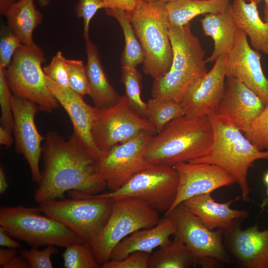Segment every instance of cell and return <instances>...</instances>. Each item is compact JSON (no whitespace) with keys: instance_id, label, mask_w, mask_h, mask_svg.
<instances>
[{"instance_id":"cell-1","label":"cell","mask_w":268,"mask_h":268,"mask_svg":"<svg viewBox=\"0 0 268 268\" xmlns=\"http://www.w3.org/2000/svg\"><path fill=\"white\" fill-rule=\"evenodd\" d=\"M42 147L43 168L34 197L38 204L63 199L69 191L93 195L107 188L99 174L97 161L74 132L67 140L50 133Z\"/></svg>"},{"instance_id":"cell-2","label":"cell","mask_w":268,"mask_h":268,"mask_svg":"<svg viewBox=\"0 0 268 268\" xmlns=\"http://www.w3.org/2000/svg\"><path fill=\"white\" fill-rule=\"evenodd\" d=\"M213 138L208 116L184 115L169 122L150 138L145 158L151 164L174 167L206 155L212 148Z\"/></svg>"},{"instance_id":"cell-3","label":"cell","mask_w":268,"mask_h":268,"mask_svg":"<svg viewBox=\"0 0 268 268\" xmlns=\"http://www.w3.org/2000/svg\"><path fill=\"white\" fill-rule=\"evenodd\" d=\"M208 117L213 131L212 148L205 156L189 162L212 164L223 168L238 185L242 199L249 201L252 190L248 183L249 169L256 160L268 159V150L259 149L226 119L215 113Z\"/></svg>"},{"instance_id":"cell-4","label":"cell","mask_w":268,"mask_h":268,"mask_svg":"<svg viewBox=\"0 0 268 268\" xmlns=\"http://www.w3.org/2000/svg\"><path fill=\"white\" fill-rule=\"evenodd\" d=\"M169 34L173 49V60L169 71L154 79L153 98L180 103L190 83L207 71L205 51L191 29V22L178 26L169 23Z\"/></svg>"},{"instance_id":"cell-5","label":"cell","mask_w":268,"mask_h":268,"mask_svg":"<svg viewBox=\"0 0 268 268\" xmlns=\"http://www.w3.org/2000/svg\"><path fill=\"white\" fill-rule=\"evenodd\" d=\"M166 3L161 0H140L134 10L129 13L144 52L143 71L154 79L169 71L173 60Z\"/></svg>"},{"instance_id":"cell-6","label":"cell","mask_w":268,"mask_h":268,"mask_svg":"<svg viewBox=\"0 0 268 268\" xmlns=\"http://www.w3.org/2000/svg\"><path fill=\"white\" fill-rule=\"evenodd\" d=\"M0 227L32 248L49 245L66 248L83 242L64 224L42 212L39 207L20 204L1 207Z\"/></svg>"},{"instance_id":"cell-7","label":"cell","mask_w":268,"mask_h":268,"mask_svg":"<svg viewBox=\"0 0 268 268\" xmlns=\"http://www.w3.org/2000/svg\"><path fill=\"white\" fill-rule=\"evenodd\" d=\"M109 216L91 244L101 265L110 260L116 245L133 233L157 225L158 212L143 201L131 198L113 200Z\"/></svg>"},{"instance_id":"cell-8","label":"cell","mask_w":268,"mask_h":268,"mask_svg":"<svg viewBox=\"0 0 268 268\" xmlns=\"http://www.w3.org/2000/svg\"><path fill=\"white\" fill-rule=\"evenodd\" d=\"M46 61L43 50L36 44L22 45L5 69L6 78L13 95L29 100L40 111L51 113L59 103L49 90L42 65Z\"/></svg>"},{"instance_id":"cell-9","label":"cell","mask_w":268,"mask_h":268,"mask_svg":"<svg viewBox=\"0 0 268 268\" xmlns=\"http://www.w3.org/2000/svg\"><path fill=\"white\" fill-rule=\"evenodd\" d=\"M178 174L173 167L152 164L138 172L119 188L93 195L74 192L76 196L112 200L131 198L140 200L158 212L166 213L176 199Z\"/></svg>"},{"instance_id":"cell-10","label":"cell","mask_w":268,"mask_h":268,"mask_svg":"<svg viewBox=\"0 0 268 268\" xmlns=\"http://www.w3.org/2000/svg\"><path fill=\"white\" fill-rule=\"evenodd\" d=\"M71 198L44 201L38 207L91 245L107 220L114 200L81 196Z\"/></svg>"},{"instance_id":"cell-11","label":"cell","mask_w":268,"mask_h":268,"mask_svg":"<svg viewBox=\"0 0 268 268\" xmlns=\"http://www.w3.org/2000/svg\"><path fill=\"white\" fill-rule=\"evenodd\" d=\"M165 215L170 216L175 226L174 236L181 240L203 268H212L219 261L230 263V257L223 243L224 230L208 229L183 203Z\"/></svg>"},{"instance_id":"cell-12","label":"cell","mask_w":268,"mask_h":268,"mask_svg":"<svg viewBox=\"0 0 268 268\" xmlns=\"http://www.w3.org/2000/svg\"><path fill=\"white\" fill-rule=\"evenodd\" d=\"M144 132L156 133L147 119L130 107L124 95L112 106L98 109L92 131L94 142L103 154Z\"/></svg>"},{"instance_id":"cell-13","label":"cell","mask_w":268,"mask_h":268,"mask_svg":"<svg viewBox=\"0 0 268 268\" xmlns=\"http://www.w3.org/2000/svg\"><path fill=\"white\" fill-rule=\"evenodd\" d=\"M154 134L144 132L104 153L97 162L98 171L110 191L119 188L136 173L152 165L147 161L145 153L148 142Z\"/></svg>"},{"instance_id":"cell-14","label":"cell","mask_w":268,"mask_h":268,"mask_svg":"<svg viewBox=\"0 0 268 268\" xmlns=\"http://www.w3.org/2000/svg\"><path fill=\"white\" fill-rule=\"evenodd\" d=\"M227 56L220 57L209 71L188 85L180 102L185 115L201 117L216 112L225 90Z\"/></svg>"},{"instance_id":"cell-15","label":"cell","mask_w":268,"mask_h":268,"mask_svg":"<svg viewBox=\"0 0 268 268\" xmlns=\"http://www.w3.org/2000/svg\"><path fill=\"white\" fill-rule=\"evenodd\" d=\"M11 103L16 151L26 160L33 181L39 183L41 178L39 166L43 151L41 144L45 139L35 122V115L40 110L39 107L29 100L13 94Z\"/></svg>"},{"instance_id":"cell-16","label":"cell","mask_w":268,"mask_h":268,"mask_svg":"<svg viewBox=\"0 0 268 268\" xmlns=\"http://www.w3.org/2000/svg\"><path fill=\"white\" fill-rule=\"evenodd\" d=\"M261 53L249 43L247 35L237 29L225 64L226 77L235 78L257 94L268 105V78L262 67Z\"/></svg>"},{"instance_id":"cell-17","label":"cell","mask_w":268,"mask_h":268,"mask_svg":"<svg viewBox=\"0 0 268 268\" xmlns=\"http://www.w3.org/2000/svg\"><path fill=\"white\" fill-rule=\"evenodd\" d=\"M173 167L179 177L178 192L172 207L165 214L193 197L211 193L235 183L229 173L214 164L184 162Z\"/></svg>"},{"instance_id":"cell-18","label":"cell","mask_w":268,"mask_h":268,"mask_svg":"<svg viewBox=\"0 0 268 268\" xmlns=\"http://www.w3.org/2000/svg\"><path fill=\"white\" fill-rule=\"evenodd\" d=\"M266 107L260 97L243 82L226 77L224 94L215 114L244 133Z\"/></svg>"},{"instance_id":"cell-19","label":"cell","mask_w":268,"mask_h":268,"mask_svg":"<svg viewBox=\"0 0 268 268\" xmlns=\"http://www.w3.org/2000/svg\"><path fill=\"white\" fill-rule=\"evenodd\" d=\"M46 82L53 96L69 116L73 132L83 140L98 162L104 154L96 146L92 131L98 109L86 103L82 96L69 88L59 85L46 76Z\"/></svg>"},{"instance_id":"cell-20","label":"cell","mask_w":268,"mask_h":268,"mask_svg":"<svg viewBox=\"0 0 268 268\" xmlns=\"http://www.w3.org/2000/svg\"><path fill=\"white\" fill-rule=\"evenodd\" d=\"M239 221L225 230L231 252L245 268H268V228L260 231L255 224L243 229Z\"/></svg>"},{"instance_id":"cell-21","label":"cell","mask_w":268,"mask_h":268,"mask_svg":"<svg viewBox=\"0 0 268 268\" xmlns=\"http://www.w3.org/2000/svg\"><path fill=\"white\" fill-rule=\"evenodd\" d=\"M240 196L224 202L215 201L211 193L193 197L183 203L197 215L209 229L230 228L236 222L249 216L245 209H235L231 207L233 202L239 200Z\"/></svg>"},{"instance_id":"cell-22","label":"cell","mask_w":268,"mask_h":268,"mask_svg":"<svg viewBox=\"0 0 268 268\" xmlns=\"http://www.w3.org/2000/svg\"><path fill=\"white\" fill-rule=\"evenodd\" d=\"M175 231L172 219L165 215L155 226L138 230L122 240L112 251L110 260H120L137 251L152 253L154 249L167 243Z\"/></svg>"},{"instance_id":"cell-23","label":"cell","mask_w":268,"mask_h":268,"mask_svg":"<svg viewBox=\"0 0 268 268\" xmlns=\"http://www.w3.org/2000/svg\"><path fill=\"white\" fill-rule=\"evenodd\" d=\"M87 63L85 66L87 76L89 96L98 109L112 106L121 99L119 95L109 82L101 62L97 46L89 38L84 36Z\"/></svg>"},{"instance_id":"cell-24","label":"cell","mask_w":268,"mask_h":268,"mask_svg":"<svg viewBox=\"0 0 268 268\" xmlns=\"http://www.w3.org/2000/svg\"><path fill=\"white\" fill-rule=\"evenodd\" d=\"M255 2L234 0L230 10L237 29L249 37L253 49L268 55V24L260 16Z\"/></svg>"},{"instance_id":"cell-25","label":"cell","mask_w":268,"mask_h":268,"mask_svg":"<svg viewBox=\"0 0 268 268\" xmlns=\"http://www.w3.org/2000/svg\"><path fill=\"white\" fill-rule=\"evenodd\" d=\"M201 23L204 35L211 37L214 44L212 53L206 59L207 62L213 63L221 56L228 54L237 30L230 5L223 12L205 14Z\"/></svg>"},{"instance_id":"cell-26","label":"cell","mask_w":268,"mask_h":268,"mask_svg":"<svg viewBox=\"0 0 268 268\" xmlns=\"http://www.w3.org/2000/svg\"><path fill=\"white\" fill-rule=\"evenodd\" d=\"M34 0H17L5 11L7 26L26 46L35 44L33 34L42 22V14L36 8Z\"/></svg>"},{"instance_id":"cell-27","label":"cell","mask_w":268,"mask_h":268,"mask_svg":"<svg viewBox=\"0 0 268 268\" xmlns=\"http://www.w3.org/2000/svg\"><path fill=\"white\" fill-rule=\"evenodd\" d=\"M229 0H175L167 2L169 23L182 26L196 16L224 12L230 5Z\"/></svg>"},{"instance_id":"cell-28","label":"cell","mask_w":268,"mask_h":268,"mask_svg":"<svg viewBox=\"0 0 268 268\" xmlns=\"http://www.w3.org/2000/svg\"><path fill=\"white\" fill-rule=\"evenodd\" d=\"M198 264L187 246L175 236L151 254L148 268H188Z\"/></svg>"},{"instance_id":"cell-29","label":"cell","mask_w":268,"mask_h":268,"mask_svg":"<svg viewBox=\"0 0 268 268\" xmlns=\"http://www.w3.org/2000/svg\"><path fill=\"white\" fill-rule=\"evenodd\" d=\"M107 15L115 18L120 24L124 35L125 47L121 58L122 66L132 67L143 64L142 47L132 24L129 13L119 8L105 9Z\"/></svg>"},{"instance_id":"cell-30","label":"cell","mask_w":268,"mask_h":268,"mask_svg":"<svg viewBox=\"0 0 268 268\" xmlns=\"http://www.w3.org/2000/svg\"><path fill=\"white\" fill-rule=\"evenodd\" d=\"M146 119L160 133L171 121L185 115L180 103L158 98L150 99L147 103Z\"/></svg>"},{"instance_id":"cell-31","label":"cell","mask_w":268,"mask_h":268,"mask_svg":"<svg viewBox=\"0 0 268 268\" xmlns=\"http://www.w3.org/2000/svg\"><path fill=\"white\" fill-rule=\"evenodd\" d=\"M142 75L136 67L122 66L121 81L130 107L138 115L146 118L147 103L141 97Z\"/></svg>"},{"instance_id":"cell-32","label":"cell","mask_w":268,"mask_h":268,"mask_svg":"<svg viewBox=\"0 0 268 268\" xmlns=\"http://www.w3.org/2000/svg\"><path fill=\"white\" fill-rule=\"evenodd\" d=\"M63 254L64 266L66 268H98L97 262L90 244L80 242L65 248Z\"/></svg>"},{"instance_id":"cell-33","label":"cell","mask_w":268,"mask_h":268,"mask_svg":"<svg viewBox=\"0 0 268 268\" xmlns=\"http://www.w3.org/2000/svg\"><path fill=\"white\" fill-rule=\"evenodd\" d=\"M244 134L259 149L268 150V105L253 121Z\"/></svg>"},{"instance_id":"cell-34","label":"cell","mask_w":268,"mask_h":268,"mask_svg":"<svg viewBox=\"0 0 268 268\" xmlns=\"http://www.w3.org/2000/svg\"><path fill=\"white\" fill-rule=\"evenodd\" d=\"M66 63L69 88L82 97L89 95L86 67L83 62L79 60L67 59Z\"/></svg>"},{"instance_id":"cell-35","label":"cell","mask_w":268,"mask_h":268,"mask_svg":"<svg viewBox=\"0 0 268 268\" xmlns=\"http://www.w3.org/2000/svg\"><path fill=\"white\" fill-rule=\"evenodd\" d=\"M5 76V68L0 66V105L1 126L9 132L13 130L12 95Z\"/></svg>"},{"instance_id":"cell-36","label":"cell","mask_w":268,"mask_h":268,"mask_svg":"<svg viewBox=\"0 0 268 268\" xmlns=\"http://www.w3.org/2000/svg\"><path fill=\"white\" fill-rule=\"evenodd\" d=\"M23 45L7 25H2L0 31V66L6 69L10 65L17 50Z\"/></svg>"},{"instance_id":"cell-37","label":"cell","mask_w":268,"mask_h":268,"mask_svg":"<svg viewBox=\"0 0 268 268\" xmlns=\"http://www.w3.org/2000/svg\"><path fill=\"white\" fill-rule=\"evenodd\" d=\"M58 250L54 245H49L44 249L31 247L29 249H21L20 255L27 262L31 268H52L51 257L57 254Z\"/></svg>"},{"instance_id":"cell-38","label":"cell","mask_w":268,"mask_h":268,"mask_svg":"<svg viewBox=\"0 0 268 268\" xmlns=\"http://www.w3.org/2000/svg\"><path fill=\"white\" fill-rule=\"evenodd\" d=\"M66 59L59 51L53 57L50 63L43 67L46 76L64 87L69 88L68 72Z\"/></svg>"},{"instance_id":"cell-39","label":"cell","mask_w":268,"mask_h":268,"mask_svg":"<svg viewBox=\"0 0 268 268\" xmlns=\"http://www.w3.org/2000/svg\"><path fill=\"white\" fill-rule=\"evenodd\" d=\"M152 253L137 251L131 253L120 260H109L101 265L102 268H148Z\"/></svg>"},{"instance_id":"cell-40","label":"cell","mask_w":268,"mask_h":268,"mask_svg":"<svg viewBox=\"0 0 268 268\" xmlns=\"http://www.w3.org/2000/svg\"><path fill=\"white\" fill-rule=\"evenodd\" d=\"M103 0H79L75 11L78 18L83 20V37L89 36L90 21L96 12L100 9H105Z\"/></svg>"},{"instance_id":"cell-41","label":"cell","mask_w":268,"mask_h":268,"mask_svg":"<svg viewBox=\"0 0 268 268\" xmlns=\"http://www.w3.org/2000/svg\"><path fill=\"white\" fill-rule=\"evenodd\" d=\"M106 8H119L133 12L140 0H103Z\"/></svg>"},{"instance_id":"cell-42","label":"cell","mask_w":268,"mask_h":268,"mask_svg":"<svg viewBox=\"0 0 268 268\" xmlns=\"http://www.w3.org/2000/svg\"><path fill=\"white\" fill-rule=\"evenodd\" d=\"M0 246L1 247L19 249L21 245L0 227Z\"/></svg>"},{"instance_id":"cell-43","label":"cell","mask_w":268,"mask_h":268,"mask_svg":"<svg viewBox=\"0 0 268 268\" xmlns=\"http://www.w3.org/2000/svg\"><path fill=\"white\" fill-rule=\"evenodd\" d=\"M17 255V249L2 247L0 248V268L4 267Z\"/></svg>"},{"instance_id":"cell-44","label":"cell","mask_w":268,"mask_h":268,"mask_svg":"<svg viewBox=\"0 0 268 268\" xmlns=\"http://www.w3.org/2000/svg\"><path fill=\"white\" fill-rule=\"evenodd\" d=\"M29 268L27 261L21 255L15 256L3 268Z\"/></svg>"},{"instance_id":"cell-45","label":"cell","mask_w":268,"mask_h":268,"mask_svg":"<svg viewBox=\"0 0 268 268\" xmlns=\"http://www.w3.org/2000/svg\"><path fill=\"white\" fill-rule=\"evenodd\" d=\"M13 142L11 133L3 127H0V143L5 146H9Z\"/></svg>"},{"instance_id":"cell-46","label":"cell","mask_w":268,"mask_h":268,"mask_svg":"<svg viewBox=\"0 0 268 268\" xmlns=\"http://www.w3.org/2000/svg\"><path fill=\"white\" fill-rule=\"evenodd\" d=\"M8 188L6 175L2 167H0V194H3Z\"/></svg>"},{"instance_id":"cell-47","label":"cell","mask_w":268,"mask_h":268,"mask_svg":"<svg viewBox=\"0 0 268 268\" xmlns=\"http://www.w3.org/2000/svg\"><path fill=\"white\" fill-rule=\"evenodd\" d=\"M17 0H0V14L3 16L6 9Z\"/></svg>"},{"instance_id":"cell-48","label":"cell","mask_w":268,"mask_h":268,"mask_svg":"<svg viewBox=\"0 0 268 268\" xmlns=\"http://www.w3.org/2000/svg\"><path fill=\"white\" fill-rule=\"evenodd\" d=\"M264 21L268 24V0H264Z\"/></svg>"},{"instance_id":"cell-49","label":"cell","mask_w":268,"mask_h":268,"mask_svg":"<svg viewBox=\"0 0 268 268\" xmlns=\"http://www.w3.org/2000/svg\"><path fill=\"white\" fill-rule=\"evenodd\" d=\"M38 1L41 6L45 7L48 6L50 3L49 0H36Z\"/></svg>"},{"instance_id":"cell-50","label":"cell","mask_w":268,"mask_h":268,"mask_svg":"<svg viewBox=\"0 0 268 268\" xmlns=\"http://www.w3.org/2000/svg\"><path fill=\"white\" fill-rule=\"evenodd\" d=\"M244 0L246 1H249V2H255L257 3L258 4H259L262 1H264V0Z\"/></svg>"},{"instance_id":"cell-51","label":"cell","mask_w":268,"mask_h":268,"mask_svg":"<svg viewBox=\"0 0 268 268\" xmlns=\"http://www.w3.org/2000/svg\"><path fill=\"white\" fill-rule=\"evenodd\" d=\"M143 0L147 1H154L161 0V1H165L166 2H168L172 1L175 0Z\"/></svg>"},{"instance_id":"cell-52","label":"cell","mask_w":268,"mask_h":268,"mask_svg":"<svg viewBox=\"0 0 268 268\" xmlns=\"http://www.w3.org/2000/svg\"><path fill=\"white\" fill-rule=\"evenodd\" d=\"M264 181L266 184L268 186V172L266 173L264 177Z\"/></svg>"},{"instance_id":"cell-53","label":"cell","mask_w":268,"mask_h":268,"mask_svg":"<svg viewBox=\"0 0 268 268\" xmlns=\"http://www.w3.org/2000/svg\"><path fill=\"white\" fill-rule=\"evenodd\" d=\"M267 195H268V190H267Z\"/></svg>"}]
</instances>
